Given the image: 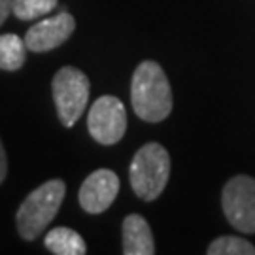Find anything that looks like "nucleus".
<instances>
[{"instance_id": "14", "label": "nucleus", "mask_w": 255, "mask_h": 255, "mask_svg": "<svg viewBox=\"0 0 255 255\" xmlns=\"http://www.w3.org/2000/svg\"><path fill=\"white\" fill-rule=\"evenodd\" d=\"M6 174H8V157H6L4 146L0 142V183L6 180Z\"/></svg>"}, {"instance_id": "5", "label": "nucleus", "mask_w": 255, "mask_h": 255, "mask_svg": "<svg viewBox=\"0 0 255 255\" xmlns=\"http://www.w3.org/2000/svg\"><path fill=\"white\" fill-rule=\"evenodd\" d=\"M227 221L240 233H255V180L252 176L231 178L221 193Z\"/></svg>"}, {"instance_id": "4", "label": "nucleus", "mask_w": 255, "mask_h": 255, "mask_svg": "<svg viewBox=\"0 0 255 255\" xmlns=\"http://www.w3.org/2000/svg\"><path fill=\"white\" fill-rule=\"evenodd\" d=\"M51 91H53L57 116L63 127H74L89 102V93H91L89 78L76 66H63L53 76Z\"/></svg>"}, {"instance_id": "8", "label": "nucleus", "mask_w": 255, "mask_h": 255, "mask_svg": "<svg viewBox=\"0 0 255 255\" xmlns=\"http://www.w3.org/2000/svg\"><path fill=\"white\" fill-rule=\"evenodd\" d=\"M119 193V178L118 174L110 168H99L93 174H89L83 180L78 199L87 214H102L112 206Z\"/></svg>"}, {"instance_id": "9", "label": "nucleus", "mask_w": 255, "mask_h": 255, "mask_svg": "<svg viewBox=\"0 0 255 255\" xmlns=\"http://www.w3.org/2000/svg\"><path fill=\"white\" fill-rule=\"evenodd\" d=\"M123 254L125 255H153V233L147 221L138 214H130L123 221Z\"/></svg>"}, {"instance_id": "7", "label": "nucleus", "mask_w": 255, "mask_h": 255, "mask_svg": "<svg viewBox=\"0 0 255 255\" xmlns=\"http://www.w3.org/2000/svg\"><path fill=\"white\" fill-rule=\"evenodd\" d=\"M76 30V19L66 11H59L53 17H46L44 21H38L36 25L27 30L25 44L28 51L44 53L63 46L64 42L74 34Z\"/></svg>"}, {"instance_id": "13", "label": "nucleus", "mask_w": 255, "mask_h": 255, "mask_svg": "<svg viewBox=\"0 0 255 255\" xmlns=\"http://www.w3.org/2000/svg\"><path fill=\"white\" fill-rule=\"evenodd\" d=\"M206 252L208 255H255V246L240 237H219Z\"/></svg>"}, {"instance_id": "12", "label": "nucleus", "mask_w": 255, "mask_h": 255, "mask_svg": "<svg viewBox=\"0 0 255 255\" xmlns=\"http://www.w3.org/2000/svg\"><path fill=\"white\" fill-rule=\"evenodd\" d=\"M57 4L59 0H13L11 11L21 21H32L51 13Z\"/></svg>"}, {"instance_id": "6", "label": "nucleus", "mask_w": 255, "mask_h": 255, "mask_svg": "<svg viewBox=\"0 0 255 255\" xmlns=\"http://www.w3.org/2000/svg\"><path fill=\"white\" fill-rule=\"evenodd\" d=\"M87 128L99 144L114 146L125 136L127 112L123 102L114 95H104L93 102L87 118Z\"/></svg>"}, {"instance_id": "3", "label": "nucleus", "mask_w": 255, "mask_h": 255, "mask_svg": "<svg viewBox=\"0 0 255 255\" xmlns=\"http://www.w3.org/2000/svg\"><path fill=\"white\" fill-rule=\"evenodd\" d=\"M170 176V155L161 144L147 142L138 149L128 168L132 191L142 201H155L168 183Z\"/></svg>"}, {"instance_id": "11", "label": "nucleus", "mask_w": 255, "mask_h": 255, "mask_svg": "<svg viewBox=\"0 0 255 255\" xmlns=\"http://www.w3.org/2000/svg\"><path fill=\"white\" fill-rule=\"evenodd\" d=\"M28 47L25 38L17 34H2L0 36V70L15 72L19 70L27 59Z\"/></svg>"}, {"instance_id": "1", "label": "nucleus", "mask_w": 255, "mask_h": 255, "mask_svg": "<svg viewBox=\"0 0 255 255\" xmlns=\"http://www.w3.org/2000/svg\"><path fill=\"white\" fill-rule=\"evenodd\" d=\"M130 102L134 114L147 123H159L170 116L172 89L155 61H144L136 66L130 82Z\"/></svg>"}, {"instance_id": "15", "label": "nucleus", "mask_w": 255, "mask_h": 255, "mask_svg": "<svg viewBox=\"0 0 255 255\" xmlns=\"http://www.w3.org/2000/svg\"><path fill=\"white\" fill-rule=\"evenodd\" d=\"M11 4H13V0H0V27L11 13Z\"/></svg>"}, {"instance_id": "10", "label": "nucleus", "mask_w": 255, "mask_h": 255, "mask_svg": "<svg viewBox=\"0 0 255 255\" xmlns=\"http://www.w3.org/2000/svg\"><path fill=\"white\" fill-rule=\"evenodd\" d=\"M46 248L55 255H83L87 252V244L74 229L55 227L44 238Z\"/></svg>"}, {"instance_id": "2", "label": "nucleus", "mask_w": 255, "mask_h": 255, "mask_svg": "<svg viewBox=\"0 0 255 255\" xmlns=\"http://www.w3.org/2000/svg\"><path fill=\"white\" fill-rule=\"evenodd\" d=\"M66 195L63 180H49L42 183L21 202L15 216L17 231L23 240H36L46 227L53 221Z\"/></svg>"}]
</instances>
